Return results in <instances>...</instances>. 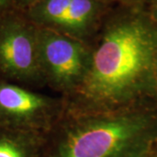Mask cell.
<instances>
[{
	"instance_id": "cell-1",
	"label": "cell",
	"mask_w": 157,
	"mask_h": 157,
	"mask_svg": "<svg viewBox=\"0 0 157 157\" xmlns=\"http://www.w3.org/2000/svg\"><path fill=\"white\" fill-rule=\"evenodd\" d=\"M87 75L67 109L109 112L157 104V24L147 6H112L90 43Z\"/></svg>"
},
{
	"instance_id": "cell-2",
	"label": "cell",
	"mask_w": 157,
	"mask_h": 157,
	"mask_svg": "<svg viewBox=\"0 0 157 157\" xmlns=\"http://www.w3.org/2000/svg\"><path fill=\"white\" fill-rule=\"evenodd\" d=\"M157 144V104L109 112L66 110L43 135L40 157H148Z\"/></svg>"
},
{
	"instance_id": "cell-3",
	"label": "cell",
	"mask_w": 157,
	"mask_h": 157,
	"mask_svg": "<svg viewBox=\"0 0 157 157\" xmlns=\"http://www.w3.org/2000/svg\"><path fill=\"white\" fill-rule=\"evenodd\" d=\"M39 67L46 88L67 100L79 88L91 62L88 44L49 29L38 27Z\"/></svg>"
},
{
	"instance_id": "cell-4",
	"label": "cell",
	"mask_w": 157,
	"mask_h": 157,
	"mask_svg": "<svg viewBox=\"0 0 157 157\" xmlns=\"http://www.w3.org/2000/svg\"><path fill=\"white\" fill-rule=\"evenodd\" d=\"M37 34L38 27L18 9L0 17V78L33 89L45 87Z\"/></svg>"
},
{
	"instance_id": "cell-5",
	"label": "cell",
	"mask_w": 157,
	"mask_h": 157,
	"mask_svg": "<svg viewBox=\"0 0 157 157\" xmlns=\"http://www.w3.org/2000/svg\"><path fill=\"white\" fill-rule=\"evenodd\" d=\"M66 110L62 96L0 78V127L44 135Z\"/></svg>"
},
{
	"instance_id": "cell-6",
	"label": "cell",
	"mask_w": 157,
	"mask_h": 157,
	"mask_svg": "<svg viewBox=\"0 0 157 157\" xmlns=\"http://www.w3.org/2000/svg\"><path fill=\"white\" fill-rule=\"evenodd\" d=\"M111 6L103 0H71L49 30L90 45Z\"/></svg>"
},
{
	"instance_id": "cell-7",
	"label": "cell",
	"mask_w": 157,
	"mask_h": 157,
	"mask_svg": "<svg viewBox=\"0 0 157 157\" xmlns=\"http://www.w3.org/2000/svg\"><path fill=\"white\" fill-rule=\"evenodd\" d=\"M43 134L0 127V157H40Z\"/></svg>"
},
{
	"instance_id": "cell-8",
	"label": "cell",
	"mask_w": 157,
	"mask_h": 157,
	"mask_svg": "<svg viewBox=\"0 0 157 157\" xmlns=\"http://www.w3.org/2000/svg\"><path fill=\"white\" fill-rule=\"evenodd\" d=\"M110 6H149L152 0H103Z\"/></svg>"
},
{
	"instance_id": "cell-9",
	"label": "cell",
	"mask_w": 157,
	"mask_h": 157,
	"mask_svg": "<svg viewBox=\"0 0 157 157\" xmlns=\"http://www.w3.org/2000/svg\"><path fill=\"white\" fill-rule=\"evenodd\" d=\"M18 0H0V17L9 11L17 9Z\"/></svg>"
},
{
	"instance_id": "cell-10",
	"label": "cell",
	"mask_w": 157,
	"mask_h": 157,
	"mask_svg": "<svg viewBox=\"0 0 157 157\" xmlns=\"http://www.w3.org/2000/svg\"><path fill=\"white\" fill-rule=\"evenodd\" d=\"M39 0H18L17 1V9L20 10V11H24L25 9H26L27 7L32 6L33 4L36 3Z\"/></svg>"
},
{
	"instance_id": "cell-11",
	"label": "cell",
	"mask_w": 157,
	"mask_h": 157,
	"mask_svg": "<svg viewBox=\"0 0 157 157\" xmlns=\"http://www.w3.org/2000/svg\"><path fill=\"white\" fill-rule=\"evenodd\" d=\"M148 10L153 19L157 24V0H152L148 6Z\"/></svg>"
},
{
	"instance_id": "cell-12",
	"label": "cell",
	"mask_w": 157,
	"mask_h": 157,
	"mask_svg": "<svg viewBox=\"0 0 157 157\" xmlns=\"http://www.w3.org/2000/svg\"><path fill=\"white\" fill-rule=\"evenodd\" d=\"M154 72H155V87H156L157 93V53L155 59V67H154Z\"/></svg>"
},
{
	"instance_id": "cell-13",
	"label": "cell",
	"mask_w": 157,
	"mask_h": 157,
	"mask_svg": "<svg viewBox=\"0 0 157 157\" xmlns=\"http://www.w3.org/2000/svg\"><path fill=\"white\" fill-rule=\"evenodd\" d=\"M148 157H157V151L155 150V151L153 152V153H152L151 155H150Z\"/></svg>"
},
{
	"instance_id": "cell-14",
	"label": "cell",
	"mask_w": 157,
	"mask_h": 157,
	"mask_svg": "<svg viewBox=\"0 0 157 157\" xmlns=\"http://www.w3.org/2000/svg\"><path fill=\"white\" fill-rule=\"evenodd\" d=\"M155 151H157V144H156V146H155Z\"/></svg>"
}]
</instances>
